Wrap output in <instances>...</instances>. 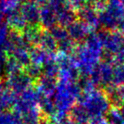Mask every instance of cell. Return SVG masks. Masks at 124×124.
I'll use <instances>...</instances> for the list:
<instances>
[{"instance_id": "cell-14", "label": "cell", "mask_w": 124, "mask_h": 124, "mask_svg": "<svg viewBox=\"0 0 124 124\" xmlns=\"http://www.w3.org/2000/svg\"><path fill=\"white\" fill-rule=\"evenodd\" d=\"M42 31H43V30L40 25H28L21 32V34L27 42H29L31 45H36L37 46L38 41H39L40 36L42 34Z\"/></svg>"}, {"instance_id": "cell-7", "label": "cell", "mask_w": 124, "mask_h": 124, "mask_svg": "<svg viewBox=\"0 0 124 124\" xmlns=\"http://www.w3.org/2000/svg\"><path fill=\"white\" fill-rule=\"evenodd\" d=\"M55 14H56L57 25L64 28H67L72 23L76 21L77 19L76 10L69 3H66L60 8H59L55 12Z\"/></svg>"}, {"instance_id": "cell-21", "label": "cell", "mask_w": 124, "mask_h": 124, "mask_svg": "<svg viewBox=\"0 0 124 124\" xmlns=\"http://www.w3.org/2000/svg\"><path fill=\"white\" fill-rule=\"evenodd\" d=\"M10 32V28L6 23L0 24V50L3 52L8 42Z\"/></svg>"}, {"instance_id": "cell-5", "label": "cell", "mask_w": 124, "mask_h": 124, "mask_svg": "<svg viewBox=\"0 0 124 124\" xmlns=\"http://www.w3.org/2000/svg\"><path fill=\"white\" fill-rule=\"evenodd\" d=\"M19 8L28 25H39L41 8L39 4L33 2L32 0H27L22 3Z\"/></svg>"}, {"instance_id": "cell-22", "label": "cell", "mask_w": 124, "mask_h": 124, "mask_svg": "<svg viewBox=\"0 0 124 124\" xmlns=\"http://www.w3.org/2000/svg\"><path fill=\"white\" fill-rule=\"evenodd\" d=\"M26 73L32 79H38L42 76V67L30 63L26 68Z\"/></svg>"}, {"instance_id": "cell-8", "label": "cell", "mask_w": 124, "mask_h": 124, "mask_svg": "<svg viewBox=\"0 0 124 124\" xmlns=\"http://www.w3.org/2000/svg\"><path fill=\"white\" fill-rule=\"evenodd\" d=\"M30 57L31 63L43 67L51 61L55 60L56 54L43 49L39 46H34L30 50Z\"/></svg>"}, {"instance_id": "cell-29", "label": "cell", "mask_w": 124, "mask_h": 124, "mask_svg": "<svg viewBox=\"0 0 124 124\" xmlns=\"http://www.w3.org/2000/svg\"><path fill=\"white\" fill-rule=\"evenodd\" d=\"M2 111H2V110H0V113H1V112H2Z\"/></svg>"}, {"instance_id": "cell-18", "label": "cell", "mask_w": 124, "mask_h": 124, "mask_svg": "<svg viewBox=\"0 0 124 124\" xmlns=\"http://www.w3.org/2000/svg\"><path fill=\"white\" fill-rule=\"evenodd\" d=\"M22 71V67L12 57H8L4 65V73L7 76L17 74Z\"/></svg>"}, {"instance_id": "cell-27", "label": "cell", "mask_w": 124, "mask_h": 124, "mask_svg": "<svg viewBox=\"0 0 124 124\" xmlns=\"http://www.w3.org/2000/svg\"><path fill=\"white\" fill-rule=\"evenodd\" d=\"M33 2H35V3H37L38 4H43L44 5L46 3H48V0H32Z\"/></svg>"}, {"instance_id": "cell-11", "label": "cell", "mask_w": 124, "mask_h": 124, "mask_svg": "<svg viewBox=\"0 0 124 124\" xmlns=\"http://www.w3.org/2000/svg\"><path fill=\"white\" fill-rule=\"evenodd\" d=\"M15 96L16 95L10 90L6 82L4 83L0 79V110L3 111L13 106Z\"/></svg>"}, {"instance_id": "cell-28", "label": "cell", "mask_w": 124, "mask_h": 124, "mask_svg": "<svg viewBox=\"0 0 124 124\" xmlns=\"http://www.w3.org/2000/svg\"><path fill=\"white\" fill-rule=\"evenodd\" d=\"M11 1H13V2H15V3H24V2H26V1H27V0H11Z\"/></svg>"}, {"instance_id": "cell-26", "label": "cell", "mask_w": 124, "mask_h": 124, "mask_svg": "<svg viewBox=\"0 0 124 124\" xmlns=\"http://www.w3.org/2000/svg\"><path fill=\"white\" fill-rule=\"evenodd\" d=\"M55 124H78L77 123H76L75 121H73L72 119H67V118H64L61 121H60L59 123H55Z\"/></svg>"}, {"instance_id": "cell-1", "label": "cell", "mask_w": 124, "mask_h": 124, "mask_svg": "<svg viewBox=\"0 0 124 124\" xmlns=\"http://www.w3.org/2000/svg\"><path fill=\"white\" fill-rule=\"evenodd\" d=\"M102 54L103 45L98 33H91L84 41L77 45L73 55L79 74L89 76L99 64Z\"/></svg>"}, {"instance_id": "cell-20", "label": "cell", "mask_w": 124, "mask_h": 124, "mask_svg": "<svg viewBox=\"0 0 124 124\" xmlns=\"http://www.w3.org/2000/svg\"><path fill=\"white\" fill-rule=\"evenodd\" d=\"M108 124H124V116L121 111L114 108L109 111L106 118Z\"/></svg>"}, {"instance_id": "cell-13", "label": "cell", "mask_w": 124, "mask_h": 124, "mask_svg": "<svg viewBox=\"0 0 124 124\" xmlns=\"http://www.w3.org/2000/svg\"><path fill=\"white\" fill-rule=\"evenodd\" d=\"M8 57H12L22 68H27L31 63L30 50L25 47H15Z\"/></svg>"}, {"instance_id": "cell-9", "label": "cell", "mask_w": 124, "mask_h": 124, "mask_svg": "<svg viewBox=\"0 0 124 124\" xmlns=\"http://www.w3.org/2000/svg\"><path fill=\"white\" fill-rule=\"evenodd\" d=\"M39 25L46 31H49L57 25L56 14L48 4H44L40 8Z\"/></svg>"}, {"instance_id": "cell-12", "label": "cell", "mask_w": 124, "mask_h": 124, "mask_svg": "<svg viewBox=\"0 0 124 124\" xmlns=\"http://www.w3.org/2000/svg\"><path fill=\"white\" fill-rule=\"evenodd\" d=\"M36 46L43 48V49L48 51L50 52H54L58 49V43L52 36L48 31H43L40 36L39 41Z\"/></svg>"}, {"instance_id": "cell-17", "label": "cell", "mask_w": 124, "mask_h": 124, "mask_svg": "<svg viewBox=\"0 0 124 124\" xmlns=\"http://www.w3.org/2000/svg\"><path fill=\"white\" fill-rule=\"evenodd\" d=\"M59 71H60V69H59L58 64H57L56 61L54 60L42 67V76L57 78Z\"/></svg>"}, {"instance_id": "cell-23", "label": "cell", "mask_w": 124, "mask_h": 124, "mask_svg": "<svg viewBox=\"0 0 124 124\" xmlns=\"http://www.w3.org/2000/svg\"><path fill=\"white\" fill-rule=\"evenodd\" d=\"M66 2H67V3H69L72 8H74L75 9L77 10L79 8L83 6L85 3L89 2V0H66Z\"/></svg>"}, {"instance_id": "cell-10", "label": "cell", "mask_w": 124, "mask_h": 124, "mask_svg": "<svg viewBox=\"0 0 124 124\" xmlns=\"http://www.w3.org/2000/svg\"><path fill=\"white\" fill-rule=\"evenodd\" d=\"M6 24L11 31L20 33L28 25L19 8L9 14L6 18Z\"/></svg>"}, {"instance_id": "cell-25", "label": "cell", "mask_w": 124, "mask_h": 124, "mask_svg": "<svg viewBox=\"0 0 124 124\" xmlns=\"http://www.w3.org/2000/svg\"><path fill=\"white\" fill-rule=\"evenodd\" d=\"M88 124H108L106 119L103 117H98V118H94L92 119L91 121L88 123Z\"/></svg>"}, {"instance_id": "cell-30", "label": "cell", "mask_w": 124, "mask_h": 124, "mask_svg": "<svg viewBox=\"0 0 124 124\" xmlns=\"http://www.w3.org/2000/svg\"><path fill=\"white\" fill-rule=\"evenodd\" d=\"M41 124H43V123H41Z\"/></svg>"}, {"instance_id": "cell-4", "label": "cell", "mask_w": 124, "mask_h": 124, "mask_svg": "<svg viewBox=\"0 0 124 124\" xmlns=\"http://www.w3.org/2000/svg\"><path fill=\"white\" fill-rule=\"evenodd\" d=\"M76 15H77L78 20L88 25L93 31L100 27L99 13L96 11L90 2H88L83 6L78 8Z\"/></svg>"}, {"instance_id": "cell-19", "label": "cell", "mask_w": 124, "mask_h": 124, "mask_svg": "<svg viewBox=\"0 0 124 124\" xmlns=\"http://www.w3.org/2000/svg\"><path fill=\"white\" fill-rule=\"evenodd\" d=\"M49 33L52 35L55 40L57 41V43L60 42V41H64V40L69 38V34H68V31L66 28H64L62 26H60L57 25L55 26L54 28H52L51 30H49Z\"/></svg>"}, {"instance_id": "cell-16", "label": "cell", "mask_w": 124, "mask_h": 124, "mask_svg": "<svg viewBox=\"0 0 124 124\" xmlns=\"http://www.w3.org/2000/svg\"><path fill=\"white\" fill-rule=\"evenodd\" d=\"M77 43L74 41L71 38H67V39L64 40V41H60L58 43V50L59 52L66 55H71L74 54L76 48L77 46Z\"/></svg>"}, {"instance_id": "cell-2", "label": "cell", "mask_w": 124, "mask_h": 124, "mask_svg": "<svg viewBox=\"0 0 124 124\" xmlns=\"http://www.w3.org/2000/svg\"><path fill=\"white\" fill-rule=\"evenodd\" d=\"M79 104L88 115L90 119L102 117L110 111V102L106 94L97 89L82 93L79 99Z\"/></svg>"}, {"instance_id": "cell-24", "label": "cell", "mask_w": 124, "mask_h": 124, "mask_svg": "<svg viewBox=\"0 0 124 124\" xmlns=\"http://www.w3.org/2000/svg\"><path fill=\"white\" fill-rule=\"evenodd\" d=\"M8 56L4 52L0 50V78L4 74V65Z\"/></svg>"}, {"instance_id": "cell-15", "label": "cell", "mask_w": 124, "mask_h": 124, "mask_svg": "<svg viewBox=\"0 0 124 124\" xmlns=\"http://www.w3.org/2000/svg\"><path fill=\"white\" fill-rule=\"evenodd\" d=\"M19 4L11 0H0V24L4 23L8 15L19 8Z\"/></svg>"}, {"instance_id": "cell-3", "label": "cell", "mask_w": 124, "mask_h": 124, "mask_svg": "<svg viewBox=\"0 0 124 124\" xmlns=\"http://www.w3.org/2000/svg\"><path fill=\"white\" fill-rule=\"evenodd\" d=\"M32 78H30L27 73L20 71L17 74L8 76L6 85L13 93L19 95L32 86Z\"/></svg>"}, {"instance_id": "cell-6", "label": "cell", "mask_w": 124, "mask_h": 124, "mask_svg": "<svg viewBox=\"0 0 124 124\" xmlns=\"http://www.w3.org/2000/svg\"><path fill=\"white\" fill-rule=\"evenodd\" d=\"M66 29H67L70 38L72 39L74 41H76V43L81 42L83 41H84L85 39L91 33L94 32V31L89 26L83 23L81 20L75 21L70 26H68Z\"/></svg>"}]
</instances>
